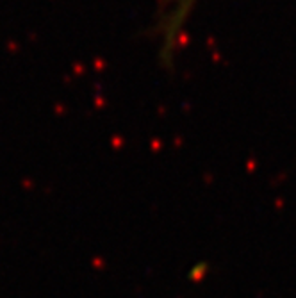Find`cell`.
<instances>
[{
    "label": "cell",
    "instance_id": "1",
    "mask_svg": "<svg viewBox=\"0 0 296 298\" xmlns=\"http://www.w3.org/2000/svg\"><path fill=\"white\" fill-rule=\"evenodd\" d=\"M198 0H159L152 23V38L159 47L161 63L171 65L177 50L181 49L187 22L191 18Z\"/></svg>",
    "mask_w": 296,
    "mask_h": 298
}]
</instances>
